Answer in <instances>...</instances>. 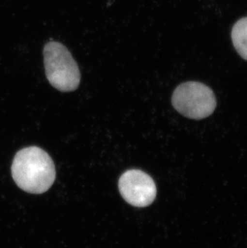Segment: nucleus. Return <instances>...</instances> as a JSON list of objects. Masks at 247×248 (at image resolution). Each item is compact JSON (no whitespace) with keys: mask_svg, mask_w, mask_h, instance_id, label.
<instances>
[{"mask_svg":"<svg viewBox=\"0 0 247 248\" xmlns=\"http://www.w3.org/2000/svg\"><path fill=\"white\" fill-rule=\"evenodd\" d=\"M12 173L17 186L31 194L46 192L56 178V168L51 157L36 146L24 148L17 153Z\"/></svg>","mask_w":247,"mask_h":248,"instance_id":"obj_1","label":"nucleus"},{"mask_svg":"<svg viewBox=\"0 0 247 248\" xmlns=\"http://www.w3.org/2000/svg\"><path fill=\"white\" fill-rule=\"evenodd\" d=\"M45 73L51 86L63 93L75 91L81 76L79 67L68 48L61 43L50 41L44 47Z\"/></svg>","mask_w":247,"mask_h":248,"instance_id":"obj_2","label":"nucleus"},{"mask_svg":"<svg viewBox=\"0 0 247 248\" xmlns=\"http://www.w3.org/2000/svg\"><path fill=\"white\" fill-rule=\"evenodd\" d=\"M175 109L190 119H203L215 111L217 101L212 90L200 82L183 83L173 92Z\"/></svg>","mask_w":247,"mask_h":248,"instance_id":"obj_3","label":"nucleus"},{"mask_svg":"<svg viewBox=\"0 0 247 248\" xmlns=\"http://www.w3.org/2000/svg\"><path fill=\"white\" fill-rule=\"evenodd\" d=\"M119 190L128 203L137 207L149 206L156 195L153 178L138 170L126 171L122 174L119 180Z\"/></svg>","mask_w":247,"mask_h":248,"instance_id":"obj_4","label":"nucleus"},{"mask_svg":"<svg viewBox=\"0 0 247 248\" xmlns=\"http://www.w3.org/2000/svg\"><path fill=\"white\" fill-rule=\"evenodd\" d=\"M231 36L238 54L247 61V17L239 19L234 24Z\"/></svg>","mask_w":247,"mask_h":248,"instance_id":"obj_5","label":"nucleus"}]
</instances>
